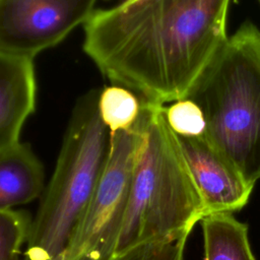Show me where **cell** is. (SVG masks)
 I'll use <instances>...</instances> for the list:
<instances>
[{"mask_svg": "<svg viewBox=\"0 0 260 260\" xmlns=\"http://www.w3.org/2000/svg\"><path fill=\"white\" fill-rule=\"evenodd\" d=\"M53 260H62V254L61 255H59V256H57L56 258H54Z\"/></svg>", "mask_w": 260, "mask_h": 260, "instance_id": "obj_16", "label": "cell"}, {"mask_svg": "<svg viewBox=\"0 0 260 260\" xmlns=\"http://www.w3.org/2000/svg\"><path fill=\"white\" fill-rule=\"evenodd\" d=\"M36 102L34 60L0 54V152L20 141L22 127L35 112Z\"/></svg>", "mask_w": 260, "mask_h": 260, "instance_id": "obj_8", "label": "cell"}, {"mask_svg": "<svg viewBox=\"0 0 260 260\" xmlns=\"http://www.w3.org/2000/svg\"><path fill=\"white\" fill-rule=\"evenodd\" d=\"M184 99L200 108L209 144L254 187L260 179V29L243 22Z\"/></svg>", "mask_w": 260, "mask_h": 260, "instance_id": "obj_2", "label": "cell"}, {"mask_svg": "<svg viewBox=\"0 0 260 260\" xmlns=\"http://www.w3.org/2000/svg\"><path fill=\"white\" fill-rule=\"evenodd\" d=\"M32 219L26 211L0 210V260H21Z\"/></svg>", "mask_w": 260, "mask_h": 260, "instance_id": "obj_12", "label": "cell"}, {"mask_svg": "<svg viewBox=\"0 0 260 260\" xmlns=\"http://www.w3.org/2000/svg\"><path fill=\"white\" fill-rule=\"evenodd\" d=\"M101 89L72 110L54 174L31 222L23 260H53L65 250L104 170L111 133L99 111Z\"/></svg>", "mask_w": 260, "mask_h": 260, "instance_id": "obj_4", "label": "cell"}, {"mask_svg": "<svg viewBox=\"0 0 260 260\" xmlns=\"http://www.w3.org/2000/svg\"><path fill=\"white\" fill-rule=\"evenodd\" d=\"M230 1L136 0L95 9L83 24V50L115 85L174 103L228 39Z\"/></svg>", "mask_w": 260, "mask_h": 260, "instance_id": "obj_1", "label": "cell"}, {"mask_svg": "<svg viewBox=\"0 0 260 260\" xmlns=\"http://www.w3.org/2000/svg\"><path fill=\"white\" fill-rule=\"evenodd\" d=\"M44 191V168L30 146L17 142L0 152V210L28 203Z\"/></svg>", "mask_w": 260, "mask_h": 260, "instance_id": "obj_9", "label": "cell"}, {"mask_svg": "<svg viewBox=\"0 0 260 260\" xmlns=\"http://www.w3.org/2000/svg\"><path fill=\"white\" fill-rule=\"evenodd\" d=\"M99 111L110 133L129 130L140 115L141 100L126 87L110 85L101 89Z\"/></svg>", "mask_w": 260, "mask_h": 260, "instance_id": "obj_11", "label": "cell"}, {"mask_svg": "<svg viewBox=\"0 0 260 260\" xmlns=\"http://www.w3.org/2000/svg\"><path fill=\"white\" fill-rule=\"evenodd\" d=\"M138 121L142 139L115 253L190 234L204 216L179 138L166 119V107L141 100Z\"/></svg>", "mask_w": 260, "mask_h": 260, "instance_id": "obj_3", "label": "cell"}, {"mask_svg": "<svg viewBox=\"0 0 260 260\" xmlns=\"http://www.w3.org/2000/svg\"><path fill=\"white\" fill-rule=\"evenodd\" d=\"M189 234L141 243L115 253L109 260H184Z\"/></svg>", "mask_w": 260, "mask_h": 260, "instance_id": "obj_13", "label": "cell"}, {"mask_svg": "<svg viewBox=\"0 0 260 260\" xmlns=\"http://www.w3.org/2000/svg\"><path fill=\"white\" fill-rule=\"evenodd\" d=\"M166 119L178 136H201L205 132L203 114L191 100L182 99L166 108Z\"/></svg>", "mask_w": 260, "mask_h": 260, "instance_id": "obj_14", "label": "cell"}, {"mask_svg": "<svg viewBox=\"0 0 260 260\" xmlns=\"http://www.w3.org/2000/svg\"><path fill=\"white\" fill-rule=\"evenodd\" d=\"M141 139L138 119L131 129L111 133L104 170L62 253V260H109L114 255Z\"/></svg>", "mask_w": 260, "mask_h": 260, "instance_id": "obj_5", "label": "cell"}, {"mask_svg": "<svg viewBox=\"0 0 260 260\" xmlns=\"http://www.w3.org/2000/svg\"><path fill=\"white\" fill-rule=\"evenodd\" d=\"M204 260H256L248 225L233 213H213L202 217Z\"/></svg>", "mask_w": 260, "mask_h": 260, "instance_id": "obj_10", "label": "cell"}, {"mask_svg": "<svg viewBox=\"0 0 260 260\" xmlns=\"http://www.w3.org/2000/svg\"><path fill=\"white\" fill-rule=\"evenodd\" d=\"M258 2H259V4H260V0H258Z\"/></svg>", "mask_w": 260, "mask_h": 260, "instance_id": "obj_17", "label": "cell"}, {"mask_svg": "<svg viewBox=\"0 0 260 260\" xmlns=\"http://www.w3.org/2000/svg\"><path fill=\"white\" fill-rule=\"evenodd\" d=\"M98 0H0V54L31 59L84 24Z\"/></svg>", "mask_w": 260, "mask_h": 260, "instance_id": "obj_6", "label": "cell"}, {"mask_svg": "<svg viewBox=\"0 0 260 260\" xmlns=\"http://www.w3.org/2000/svg\"><path fill=\"white\" fill-rule=\"evenodd\" d=\"M178 138L201 198L204 216L241 210L247 204L254 187L246 183L240 173L209 144L204 135Z\"/></svg>", "mask_w": 260, "mask_h": 260, "instance_id": "obj_7", "label": "cell"}, {"mask_svg": "<svg viewBox=\"0 0 260 260\" xmlns=\"http://www.w3.org/2000/svg\"><path fill=\"white\" fill-rule=\"evenodd\" d=\"M132 1H136V0H118V3L119 2H132Z\"/></svg>", "mask_w": 260, "mask_h": 260, "instance_id": "obj_15", "label": "cell"}]
</instances>
